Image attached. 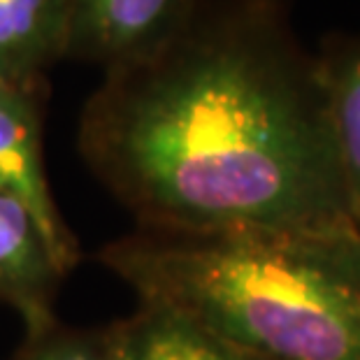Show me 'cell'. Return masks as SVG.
Here are the masks:
<instances>
[{"label":"cell","instance_id":"2","mask_svg":"<svg viewBox=\"0 0 360 360\" xmlns=\"http://www.w3.org/2000/svg\"><path fill=\"white\" fill-rule=\"evenodd\" d=\"M101 260L258 360H360V237L137 228Z\"/></svg>","mask_w":360,"mask_h":360},{"label":"cell","instance_id":"9","mask_svg":"<svg viewBox=\"0 0 360 360\" xmlns=\"http://www.w3.org/2000/svg\"><path fill=\"white\" fill-rule=\"evenodd\" d=\"M12 360H114L103 330H68L58 323L40 335H26Z\"/></svg>","mask_w":360,"mask_h":360},{"label":"cell","instance_id":"7","mask_svg":"<svg viewBox=\"0 0 360 360\" xmlns=\"http://www.w3.org/2000/svg\"><path fill=\"white\" fill-rule=\"evenodd\" d=\"M65 42L68 0H0V82L42 89Z\"/></svg>","mask_w":360,"mask_h":360},{"label":"cell","instance_id":"4","mask_svg":"<svg viewBox=\"0 0 360 360\" xmlns=\"http://www.w3.org/2000/svg\"><path fill=\"white\" fill-rule=\"evenodd\" d=\"M191 0H68L65 58L105 70L154 51L172 35Z\"/></svg>","mask_w":360,"mask_h":360},{"label":"cell","instance_id":"5","mask_svg":"<svg viewBox=\"0 0 360 360\" xmlns=\"http://www.w3.org/2000/svg\"><path fill=\"white\" fill-rule=\"evenodd\" d=\"M63 277V267L30 210L0 191V302L19 314L26 335L56 326L53 302Z\"/></svg>","mask_w":360,"mask_h":360},{"label":"cell","instance_id":"6","mask_svg":"<svg viewBox=\"0 0 360 360\" xmlns=\"http://www.w3.org/2000/svg\"><path fill=\"white\" fill-rule=\"evenodd\" d=\"M114 360H258L200 321L160 302H140L103 328Z\"/></svg>","mask_w":360,"mask_h":360},{"label":"cell","instance_id":"8","mask_svg":"<svg viewBox=\"0 0 360 360\" xmlns=\"http://www.w3.org/2000/svg\"><path fill=\"white\" fill-rule=\"evenodd\" d=\"M316 60L342 179L360 226V35H330Z\"/></svg>","mask_w":360,"mask_h":360},{"label":"cell","instance_id":"1","mask_svg":"<svg viewBox=\"0 0 360 360\" xmlns=\"http://www.w3.org/2000/svg\"><path fill=\"white\" fill-rule=\"evenodd\" d=\"M77 142L137 228L360 237L319 60L281 0H191L165 42L105 70Z\"/></svg>","mask_w":360,"mask_h":360},{"label":"cell","instance_id":"3","mask_svg":"<svg viewBox=\"0 0 360 360\" xmlns=\"http://www.w3.org/2000/svg\"><path fill=\"white\" fill-rule=\"evenodd\" d=\"M40 105L42 89L0 82V191L28 207L68 274L77 267L79 247L53 202L47 181Z\"/></svg>","mask_w":360,"mask_h":360}]
</instances>
